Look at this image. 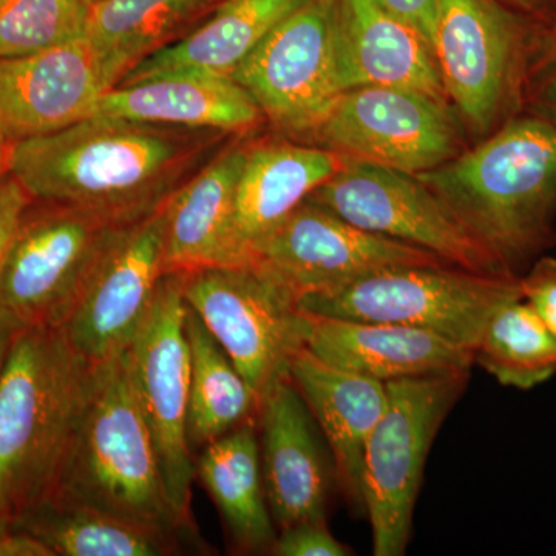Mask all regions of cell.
Returning <instances> with one entry per match:
<instances>
[{"label": "cell", "instance_id": "1", "mask_svg": "<svg viewBox=\"0 0 556 556\" xmlns=\"http://www.w3.org/2000/svg\"><path fill=\"white\" fill-rule=\"evenodd\" d=\"M223 135L93 115L10 146L9 174L31 200L134 225L160 211Z\"/></svg>", "mask_w": 556, "mask_h": 556}, {"label": "cell", "instance_id": "2", "mask_svg": "<svg viewBox=\"0 0 556 556\" xmlns=\"http://www.w3.org/2000/svg\"><path fill=\"white\" fill-rule=\"evenodd\" d=\"M521 277L556 240V126L514 116L473 149L416 175Z\"/></svg>", "mask_w": 556, "mask_h": 556}, {"label": "cell", "instance_id": "3", "mask_svg": "<svg viewBox=\"0 0 556 556\" xmlns=\"http://www.w3.org/2000/svg\"><path fill=\"white\" fill-rule=\"evenodd\" d=\"M94 368L62 328L14 334L0 371V508L11 518L56 490Z\"/></svg>", "mask_w": 556, "mask_h": 556}, {"label": "cell", "instance_id": "4", "mask_svg": "<svg viewBox=\"0 0 556 556\" xmlns=\"http://www.w3.org/2000/svg\"><path fill=\"white\" fill-rule=\"evenodd\" d=\"M116 517L195 533L172 504L141 402L129 348L94 368L75 441L53 495Z\"/></svg>", "mask_w": 556, "mask_h": 556}, {"label": "cell", "instance_id": "5", "mask_svg": "<svg viewBox=\"0 0 556 556\" xmlns=\"http://www.w3.org/2000/svg\"><path fill=\"white\" fill-rule=\"evenodd\" d=\"M518 299L519 278L482 276L456 266H404L303 295L298 308L317 316L426 329L475 353L493 314Z\"/></svg>", "mask_w": 556, "mask_h": 556}, {"label": "cell", "instance_id": "6", "mask_svg": "<svg viewBox=\"0 0 556 556\" xmlns=\"http://www.w3.org/2000/svg\"><path fill=\"white\" fill-rule=\"evenodd\" d=\"M471 371L387 382L388 405L365 450V514L372 555L402 556L428 453L442 424L466 393Z\"/></svg>", "mask_w": 556, "mask_h": 556}, {"label": "cell", "instance_id": "7", "mask_svg": "<svg viewBox=\"0 0 556 556\" xmlns=\"http://www.w3.org/2000/svg\"><path fill=\"white\" fill-rule=\"evenodd\" d=\"M119 228L80 208L31 200L3 260L0 317L16 329L64 327Z\"/></svg>", "mask_w": 556, "mask_h": 556}, {"label": "cell", "instance_id": "8", "mask_svg": "<svg viewBox=\"0 0 556 556\" xmlns=\"http://www.w3.org/2000/svg\"><path fill=\"white\" fill-rule=\"evenodd\" d=\"M306 200L357 228L433 252L457 268L519 278L416 175L346 159Z\"/></svg>", "mask_w": 556, "mask_h": 556}, {"label": "cell", "instance_id": "9", "mask_svg": "<svg viewBox=\"0 0 556 556\" xmlns=\"http://www.w3.org/2000/svg\"><path fill=\"white\" fill-rule=\"evenodd\" d=\"M448 102L396 87L343 91L313 131L311 146L409 175L466 152L463 121Z\"/></svg>", "mask_w": 556, "mask_h": 556}, {"label": "cell", "instance_id": "10", "mask_svg": "<svg viewBox=\"0 0 556 556\" xmlns=\"http://www.w3.org/2000/svg\"><path fill=\"white\" fill-rule=\"evenodd\" d=\"M526 31L495 0H437L433 50L448 101L475 137L485 138L517 105Z\"/></svg>", "mask_w": 556, "mask_h": 556}, {"label": "cell", "instance_id": "11", "mask_svg": "<svg viewBox=\"0 0 556 556\" xmlns=\"http://www.w3.org/2000/svg\"><path fill=\"white\" fill-rule=\"evenodd\" d=\"M182 298L226 351L258 401L289 376L300 345L294 295L257 266H218L178 274Z\"/></svg>", "mask_w": 556, "mask_h": 556}, {"label": "cell", "instance_id": "12", "mask_svg": "<svg viewBox=\"0 0 556 556\" xmlns=\"http://www.w3.org/2000/svg\"><path fill=\"white\" fill-rule=\"evenodd\" d=\"M178 274L161 278L148 316L129 346L139 402L179 517L193 522L190 500L195 457L188 442L190 348Z\"/></svg>", "mask_w": 556, "mask_h": 556}, {"label": "cell", "instance_id": "13", "mask_svg": "<svg viewBox=\"0 0 556 556\" xmlns=\"http://www.w3.org/2000/svg\"><path fill=\"white\" fill-rule=\"evenodd\" d=\"M251 265L276 278L295 302L380 270L453 266L426 249L357 228L308 200L254 249Z\"/></svg>", "mask_w": 556, "mask_h": 556}, {"label": "cell", "instance_id": "14", "mask_svg": "<svg viewBox=\"0 0 556 556\" xmlns=\"http://www.w3.org/2000/svg\"><path fill=\"white\" fill-rule=\"evenodd\" d=\"M336 2H306L230 75L289 138L308 141L340 94L332 58Z\"/></svg>", "mask_w": 556, "mask_h": 556}, {"label": "cell", "instance_id": "15", "mask_svg": "<svg viewBox=\"0 0 556 556\" xmlns=\"http://www.w3.org/2000/svg\"><path fill=\"white\" fill-rule=\"evenodd\" d=\"M126 70L89 38L0 60V137L9 146L67 129L93 115Z\"/></svg>", "mask_w": 556, "mask_h": 556}, {"label": "cell", "instance_id": "16", "mask_svg": "<svg viewBox=\"0 0 556 556\" xmlns=\"http://www.w3.org/2000/svg\"><path fill=\"white\" fill-rule=\"evenodd\" d=\"M164 276V217L160 208L118 229L78 305L61 327L70 343L94 365L126 351Z\"/></svg>", "mask_w": 556, "mask_h": 556}, {"label": "cell", "instance_id": "17", "mask_svg": "<svg viewBox=\"0 0 556 556\" xmlns=\"http://www.w3.org/2000/svg\"><path fill=\"white\" fill-rule=\"evenodd\" d=\"M316 420L291 378L277 380L258 401L263 479L278 530L327 519L331 468L321 452Z\"/></svg>", "mask_w": 556, "mask_h": 556}, {"label": "cell", "instance_id": "18", "mask_svg": "<svg viewBox=\"0 0 556 556\" xmlns=\"http://www.w3.org/2000/svg\"><path fill=\"white\" fill-rule=\"evenodd\" d=\"M300 345L331 367L365 378H422L442 372L471 371L475 353L426 329L317 316L299 309Z\"/></svg>", "mask_w": 556, "mask_h": 556}, {"label": "cell", "instance_id": "19", "mask_svg": "<svg viewBox=\"0 0 556 556\" xmlns=\"http://www.w3.org/2000/svg\"><path fill=\"white\" fill-rule=\"evenodd\" d=\"M332 58L340 93L396 87L448 102L433 47L375 0H338Z\"/></svg>", "mask_w": 556, "mask_h": 556}, {"label": "cell", "instance_id": "20", "mask_svg": "<svg viewBox=\"0 0 556 556\" xmlns=\"http://www.w3.org/2000/svg\"><path fill=\"white\" fill-rule=\"evenodd\" d=\"M248 142L211 156L163 204L164 273L247 266L236 236V190Z\"/></svg>", "mask_w": 556, "mask_h": 556}, {"label": "cell", "instance_id": "21", "mask_svg": "<svg viewBox=\"0 0 556 556\" xmlns=\"http://www.w3.org/2000/svg\"><path fill=\"white\" fill-rule=\"evenodd\" d=\"M289 378L327 441L340 490L365 514V450L387 409L386 383L331 367L302 345L289 358Z\"/></svg>", "mask_w": 556, "mask_h": 556}, {"label": "cell", "instance_id": "22", "mask_svg": "<svg viewBox=\"0 0 556 556\" xmlns=\"http://www.w3.org/2000/svg\"><path fill=\"white\" fill-rule=\"evenodd\" d=\"M93 115L225 134L254 129L263 119L257 102L232 76L204 72L161 73L116 86Z\"/></svg>", "mask_w": 556, "mask_h": 556}, {"label": "cell", "instance_id": "23", "mask_svg": "<svg viewBox=\"0 0 556 556\" xmlns=\"http://www.w3.org/2000/svg\"><path fill=\"white\" fill-rule=\"evenodd\" d=\"M345 163L339 153L317 146L285 139L248 142L233 214L247 266L254 249Z\"/></svg>", "mask_w": 556, "mask_h": 556}, {"label": "cell", "instance_id": "24", "mask_svg": "<svg viewBox=\"0 0 556 556\" xmlns=\"http://www.w3.org/2000/svg\"><path fill=\"white\" fill-rule=\"evenodd\" d=\"M13 526L49 548L51 556L208 554L195 533L141 525L61 495L28 508Z\"/></svg>", "mask_w": 556, "mask_h": 556}, {"label": "cell", "instance_id": "25", "mask_svg": "<svg viewBox=\"0 0 556 556\" xmlns=\"http://www.w3.org/2000/svg\"><path fill=\"white\" fill-rule=\"evenodd\" d=\"M306 2L309 0H222L192 30L139 61L118 86L170 72L230 76Z\"/></svg>", "mask_w": 556, "mask_h": 556}, {"label": "cell", "instance_id": "26", "mask_svg": "<svg viewBox=\"0 0 556 556\" xmlns=\"http://www.w3.org/2000/svg\"><path fill=\"white\" fill-rule=\"evenodd\" d=\"M195 479L217 506L230 548L241 555L270 554L277 527L266 497L257 416L197 453Z\"/></svg>", "mask_w": 556, "mask_h": 556}, {"label": "cell", "instance_id": "27", "mask_svg": "<svg viewBox=\"0 0 556 556\" xmlns=\"http://www.w3.org/2000/svg\"><path fill=\"white\" fill-rule=\"evenodd\" d=\"M186 334L190 348L188 442L195 457L212 442L254 419L258 397L189 305Z\"/></svg>", "mask_w": 556, "mask_h": 556}, {"label": "cell", "instance_id": "28", "mask_svg": "<svg viewBox=\"0 0 556 556\" xmlns=\"http://www.w3.org/2000/svg\"><path fill=\"white\" fill-rule=\"evenodd\" d=\"M222 0H100L87 38L130 72L139 61L192 30Z\"/></svg>", "mask_w": 556, "mask_h": 556}, {"label": "cell", "instance_id": "29", "mask_svg": "<svg viewBox=\"0 0 556 556\" xmlns=\"http://www.w3.org/2000/svg\"><path fill=\"white\" fill-rule=\"evenodd\" d=\"M475 365L501 386L532 390L556 375V338L525 299L514 300L490 318Z\"/></svg>", "mask_w": 556, "mask_h": 556}, {"label": "cell", "instance_id": "30", "mask_svg": "<svg viewBox=\"0 0 556 556\" xmlns=\"http://www.w3.org/2000/svg\"><path fill=\"white\" fill-rule=\"evenodd\" d=\"M84 0H0V60H16L86 38Z\"/></svg>", "mask_w": 556, "mask_h": 556}, {"label": "cell", "instance_id": "31", "mask_svg": "<svg viewBox=\"0 0 556 556\" xmlns=\"http://www.w3.org/2000/svg\"><path fill=\"white\" fill-rule=\"evenodd\" d=\"M270 555L348 556L353 555V552L329 532L327 519H320L278 530Z\"/></svg>", "mask_w": 556, "mask_h": 556}, {"label": "cell", "instance_id": "32", "mask_svg": "<svg viewBox=\"0 0 556 556\" xmlns=\"http://www.w3.org/2000/svg\"><path fill=\"white\" fill-rule=\"evenodd\" d=\"M522 299L556 338V258L541 255L519 277Z\"/></svg>", "mask_w": 556, "mask_h": 556}, {"label": "cell", "instance_id": "33", "mask_svg": "<svg viewBox=\"0 0 556 556\" xmlns=\"http://www.w3.org/2000/svg\"><path fill=\"white\" fill-rule=\"evenodd\" d=\"M30 201L31 197L10 174L0 179V273L22 212Z\"/></svg>", "mask_w": 556, "mask_h": 556}, {"label": "cell", "instance_id": "34", "mask_svg": "<svg viewBox=\"0 0 556 556\" xmlns=\"http://www.w3.org/2000/svg\"><path fill=\"white\" fill-rule=\"evenodd\" d=\"M382 9L415 27L433 47L437 0H375Z\"/></svg>", "mask_w": 556, "mask_h": 556}, {"label": "cell", "instance_id": "35", "mask_svg": "<svg viewBox=\"0 0 556 556\" xmlns=\"http://www.w3.org/2000/svg\"><path fill=\"white\" fill-rule=\"evenodd\" d=\"M0 556H51L38 540L14 529L13 518L0 508Z\"/></svg>", "mask_w": 556, "mask_h": 556}, {"label": "cell", "instance_id": "36", "mask_svg": "<svg viewBox=\"0 0 556 556\" xmlns=\"http://www.w3.org/2000/svg\"><path fill=\"white\" fill-rule=\"evenodd\" d=\"M541 75L543 76L527 98L529 113L551 121L556 126V62L541 72Z\"/></svg>", "mask_w": 556, "mask_h": 556}, {"label": "cell", "instance_id": "37", "mask_svg": "<svg viewBox=\"0 0 556 556\" xmlns=\"http://www.w3.org/2000/svg\"><path fill=\"white\" fill-rule=\"evenodd\" d=\"M556 62V27L554 30L548 33L546 40H544L541 50H538V56L535 65H533V72H544V70L551 67Z\"/></svg>", "mask_w": 556, "mask_h": 556}, {"label": "cell", "instance_id": "38", "mask_svg": "<svg viewBox=\"0 0 556 556\" xmlns=\"http://www.w3.org/2000/svg\"><path fill=\"white\" fill-rule=\"evenodd\" d=\"M16 331L17 329L10 321L0 317V371H2L3 364H5L7 354H9Z\"/></svg>", "mask_w": 556, "mask_h": 556}, {"label": "cell", "instance_id": "39", "mask_svg": "<svg viewBox=\"0 0 556 556\" xmlns=\"http://www.w3.org/2000/svg\"><path fill=\"white\" fill-rule=\"evenodd\" d=\"M10 146L0 137V179L9 175Z\"/></svg>", "mask_w": 556, "mask_h": 556}, {"label": "cell", "instance_id": "40", "mask_svg": "<svg viewBox=\"0 0 556 556\" xmlns=\"http://www.w3.org/2000/svg\"><path fill=\"white\" fill-rule=\"evenodd\" d=\"M507 2L514 3V5L519 7V9L533 10L540 0H507Z\"/></svg>", "mask_w": 556, "mask_h": 556}, {"label": "cell", "instance_id": "41", "mask_svg": "<svg viewBox=\"0 0 556 556\" xmlns=\"http://www.w3.org/2000/svg\"><path fill=\"white\" fill-rule=\"evenodd\" d=\"M84 2H86L89 7H93L94 3L100 2V0H84Z\"/></svg>", "mask_w": 556, "mask_h": 556}]
</instances>
